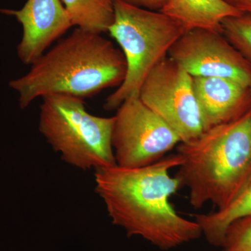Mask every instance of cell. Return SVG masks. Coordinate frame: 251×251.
Masks as SVG:
<instances>
[{"label":"cell","mask_w":251,"mask_h":251,"mask_svg":"<svg viewBox=\"0 0 251 251\" xmlns=\"http://www.w3.org/2000/svg\"><path fill=\"white\" fill-rule=\"evenodd\" d=\"M122 1L143 9L161 11L166 4L167 0H122Z\"/></svg>","instance_id":"obj_16"},{"label":"cell","mask_w":251,"mask_h":251,"mask_svg":"<svg viewBox=\"0 0 251 251\" xmlns=\"http://www.w3.org/2000/svg\"><path fill=\"white\" fill-rule=\"evenodd\" d=\"M112 145L117 166L126 168L149 166L164 158L179 137L142 101L139 96L126 99L117 109Z\"/></svg>","instance_id":"obj_6"},{"label":"cell","mask_w":251,"mask_h":251,"mask_svg":"<svg viewBox=\"0 0 251 251\" xmlns=\"http://www.w3.org/2000/svg\"><path fill=\"white\" fill-rule=\"evenodd\" d=\"M0 12L14 16L22 25L17 53L25 64H32L72 27L61 0H27L21 9H3Z\"/></svg>","instance_id":"obj_9"},{"label":"cell","mask_w":251,"mask_h":251,"mask_svg":"<svg viewBox=\"0 0 251 251\" xmlns=\"http://www.w3.org/2000/svg\"><path fill=\"white\" fill-rule=\"evenodd\" d=\"M41 99L39 131L63 161L82 170L117 166L112 145L115 117L92 115L83 99L67 94Z\"/></svg>","instance_id":"obj_5"},{"label":"cell","mask_w":251,"mask_h":251,"mask_svg":"<svg viewBox=\"0 0 251 251\" xmlns=\"http://www.w3.org/2000/svg\"><path fill=\"white\" fill-rule=\"evenodd\" d=\"M168 57L192 77H222L250 87L251 63L221 33L203 29L186 31Z\"/></svg>","instance_id":"obj_8"},{"label":"cell","mask_w":251,"mask_h":251,"mask_svg":"<svg viewBox=\"0 0 251 251\" xmlns=\"http://www.w3.org/2000/svg\"><path fill=\"white\" fill-rule=\"evenodd\" d=\"M182 162L176 153L141 168L115 166L96 170V192L112 224L124 229L128 237L143 238L163 251L202 236L198 223L179 215L170 202L181 188L170 171Z\"/></svg>","instance_id":"obj_1"},{"label":"cell","mask_w":251,"mask_h":251,"mask_svg":"<svg viewBox=\"0 0 251 251\" xmlns=\"http://www.w3.org/2000/svg\"><path fill=\"white\" fill-rule=\"evenodd\" d=\"M161 11L179 23L185 31L203 29L219 33L226 18L244 14L224 0H167Z\"/></svg>","instance_id":"obj_11"},{"label":"cell","mask_w":251,"mask_h":251,"mask_svg":"<svg viewBox=\"0 0 251 251\" xmlns=\"http://www.w3.org/2000/svg\"><path fill=\"white\" fill-rule=\"evenodd\" d=\"M204 130L228 123L251 108L250 87L215 77H193Z\"/></svg>","instance_id":"obj_10"},{"label":"cell","mask_w":251,"mask_h":251,"mask_svg":"<svg viewBox=\"0 0 251 251\" xmlns=\"http://www.w3.org/2000/svg\"><path fill=\"white\" fill-rule=\"evenodd\" d=\"M251 216V175L240 192L228 205L215 212L196 216L206 241L216 247H221L226 231L236 220Z\"/></svg>","instance_id":"obj_12"},{"label":"cell","mask_w":251,"mask_h":251,"mask_svg":"<svg viewBox=\"0 0 251 251\" xmlns=\"http://www.w3.org/2000/svg\"><path fill=\"white\" fill-rule=\"evenodd\" d=\"M224 1L239 12L251 15V0H224Z\"/></svg>","instance_id":"obj_17"},{"label":"cell","mask_w":251,"mask_h":251,"mask_svg":"<svg viewBox=\"0 0 251 251\" xmlns=\"http://www.w3.org/2000/svg\"><path fill=\"white\" fill-rule=\"evenodd\" d=\"M72 27L102 34L115 19V0H61Z\"/></svg>","instance_id":"obj_13"},{"label":"cell","mask_w":251,"mask_h":251,"mask_svg":"<svg viewBox=\"0 0 251 251\" xmlns=\"http://www.w3.org/2000/svg\"><path fill=\"white\" fill-rule=\"evenodd\" d=\"M126 70L125 56L111 41L75 28L9 86L18 92L20 107L25 109L36 99L51 94L83 99L120 87Z\"/></svg>","instance_id":"obj_2"},{"label":"cell","mask_w":251,"mask_h":251,"mask_svg":"<svg viewBox=\"0 0 251 251\" xmlns=\"http://www.w3.org/2000/svg\"><path fill=\"white\" fill-rule=\"evenodd\" d=\"M221 251H251V216L234 221L226 231Z\"/></svg>","instance_id":"obj_15"},{"label":"cell","mask_w":251,"mask_h":251,"mask_svg":"<svg viewBox=\"0 0 251 251\" xmlns=\"http://www.w3.org/2000/svg\"><path fill=\"white\" fill-rule=\"evenodd\" d=\"M185 32L179 23L161 11L115 0V19L108 33L120 46L127 70L122 85L105 99L104 109L117 110L126 99L139 96L149 74L168 57L172 46Z\"/></svg>","instance_id":"obj_4"},{"label":"cell","mask_w":251,"mask_h":251,"mask_svg":"<svg viewBox=\"0 0 251 251\" xmlns=\"http://www.w3.org/2000/svg\"><path fill=\"white\" fill-rule=\"evenodd\" d=\"M221 33L251 64V15L226 18L221 23Z\"/></svg>","instance_id":"obj_14"},{"label":"cell","mask_w":251,"mask_h":251,"mask_svg":"<svg viewBox=\"0 0 251 251\" xmlns=\"http://www.w3.org/2000/svg\"><path fill=\"white\" fill-rule=\"evenodd\" d=\"M176 153L183 162L175 177L189 191L191 205L198 209L211 202L224 209L251 175V108L234 121L178 144Z\"/></svg>","instance_id":"obj_3"},{"label":"cell","mask_w":251,"mask_h":251,"mask_svg":"<svg viewBox=\"0 0 251 251\" xmlns=\"http://www.w3.org/2000/svg\"><path fill=\"white\" fill-rule=\"evenodd\" d=\"M139 97L174 130L181 143L195 139L204 131L193 77L169 57L150 72L140 87Z\"/></svg>","instance_id":"obj_7"},{"label":"cell","mask_w":251,"mask_h":251,"mask_svg":"<svg viewBox=\"0 0 251 251\" xmlns=\"http://www.w3.org/2000/svg\"><path fill=\"white\" fill-rule=\"evenodd\" d=\"M250 90H251V85H250Z\"/></svg>","instance_id":"obj_18"}]
</instances>
